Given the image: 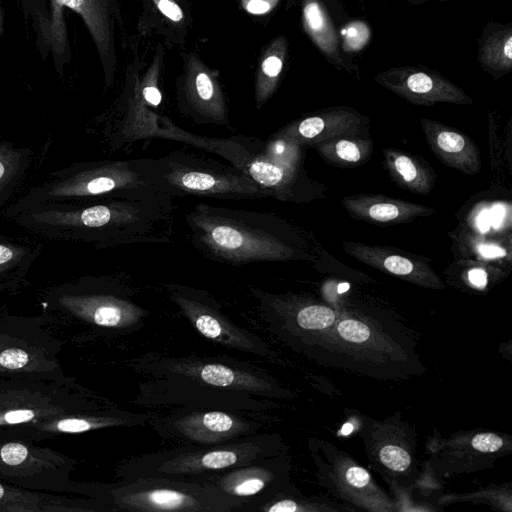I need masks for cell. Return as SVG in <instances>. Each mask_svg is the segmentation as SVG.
<instances>
[{"label": "cell", "mask_w": 512, "mask_h": 512, "mask_svg": "<svg viewBox=\"0 0 512 512\" xmlns=\"http://www.w3.org/2000/svg\"><path fill=\"white\" fill-rule=\"evenodd\" d=\"M173 197L106 198L49 203L10 217L43 238L80 242L96 249L136 243H166L173 232Z\"/></svg>", "instance_id": "cell-1"}, {"label": "cell", "mask_w": 512, "mask_h": 512, "mask_svg": "<svg viewBox=\"0 0 512 512\" xmlns=\"http://www.w3.org/2000/svg\"><path fill=\"white\" fill-rule=\"evenodd\" d=\"M115 276H81L48 287L41 315L64 341L128 334L142 328L149 312Z\"/></svg>", "instance_id": "cell-2"}, {"label": "cell", "mask_w": 512, "mask_h": 512, "mask_svg": "<svg viewBox=\"0 0 512 512\" xmlns=\"http://www.w3.org/2000/svg\"><path fill=\"white\" fill-rule=\"evenodd\" d=\"M156 197H173L160 158L77 162L52 171L45 181L13 202L5 216L49 203Z\"/></svg>", "instance_id": "cell-3"}, {"label": "cell", "mask_w": 512, "mask_h": 512, "mask_svg": "<svg viewBox=\"0 0 512 512\" xmlns=\"http://www.w3.org/2000/svg\"><path fill=\"white\" fill-rule=\"evenodd\" d=\"M186 223L194 247L222 263L287 261L302 255L269 213L200 202L186 214Z\"/></svg>", "instance_id": "cell-4"}, {"label": "cell", "mask_w": 512, "mask_h": 512, "mask_svg": "<svg viewBox=\"0 0 512 512\" xmlns=\"http://www.w3.org/2000/svg\"><path fill=\"white\" fill-rule=\"evenodd\" d=\"M282 452H285V444L279 433L258 432L221 444H181L131 456L117 464L115 476L124 480L161 477L209 482L229 469Z\"/></svg>", "instance_id": "cell-5"}, {"label": "cell", "mask_w": 512, "mask_h": 512, "mask_svg": "<svg viewBox=\"0 0 512 512\" xmlns=\"http://www.w3.org/2000/svg\"><path fill=\"white\" fill-rule=\"evenodd\" d=\"M88 496L102 500L110 512H235L245 503L208 482L161 477L92 481Z\"/></svg>", "instance_id": "cell-6"}, {"label": "cell", "mask_w": 512, "mask_h": 512, "mask_svg": "<svg viewBox=\"0 0 512 512\" xmlns=\"http://www.w3.org/2000/svg\"><path fill=\"white\" fill-rule=\"evenodd\" d=\"M149 377L177 376L225 390L246 393L263 399L287 398L283 388L266 370L227 356H168L148 353L129 364Z\"/></svg>", "instance_id": "cell-7"}, {"label": "cell", "mask_w": 512, "mask_h": 512, "mask_svg": "<svg viewBox=\"0 0 512 512\" xmlns=\"http://www.w3.org/2000/svg\"><path fill=\"white\" fill-rule=\"evenodd\" d=\"M112 404L71 376L59 381L0 378V436L54 416Z\"/></svg>", "instance_id": "cell-8"}, {"label": "cell", "mask_w": 512, "mask_h": 512, "mask_svg": "<svg viewBox=\"0 0 512 512\" xmlns=\"http://www.w3.org/2000/svg\"><path fill=\"white\" fill-rule=\"evenodd\" d=\"M64 343L41 314H0V378L66 379L59 361Z\"/></svg>", "instance_id": "cell-9"}, {"label": "cell", "mask_w": 512, "mask_h": 512, "mask_svg": "<svg viewBox=\"0 0 512 512\" xmlns=\"http://www.w3.org/2000/svg\"><path fill=\"white\" fill-rule=\"evenodd\" d=\"M69 8L83 18L102 58L107 85L110 83L113 60L112 22L108 0H46L25 13L32 20L37 46L43 57L51 54L55 67L62 74L71 58L63 9Z\"/></svg>", "instance_id": "cell-10"}, {"label": "cell", "mask_w": 512, "mask_h": 512, "mask_svg": "<svg viewBox=\"0 0 512 512\" xmlns=\"http://www.w3.org/2000/svg\"><path fill=\"white\" fill-rule=\"evenodd\" d=\"M165 181L175 197L196 196L219 199H257L271 196L233 164L219 162L185 149L160 158Z\"/></svg>", "instance_id": "cell-11"}, {"label": "cell", "mask_w": 512, "mask_h": 512, "mask_svg": "<svg viewBox=\"0 0 512 512\" xmlns=\"http://www.w3.org/2000/svg\"><path fill=\"white\" fill-rule=\"evenodd\" d=\"M77 463L51 447L0 437V481L29 490L88 497V482L72 478Z\"/></svg>", "instance_id": "cell-12"}, {"label": "cell", "mask_w": 512, "mask_h": 512, "mask_svg": "<svg viewBox=\"0 0 512 512\" xmlns=\"http://www.w3.org/2000/svg\"><path fill=\"white\" fill-rule=\"evenodd\" d=\"M259 417L226 409L180 407L162 415L154 413L149 425L167 440L215 445L260 432Z\"/></svg>", "instance_id": "cell-13"}, {"label": "cell", "mask_w": 512, "mask_h": 512, "mask_svg": "<svg viewBox=\"0 0 512 512\" xmlns=\"http://www.w3.org/2000/svg\"><path fill=\"white\" fill-rule=\"evenodd\" d=\"M134 404L142 407L226 409L264 416L274 404L268 399L204 385L184 377H150L139 384Z\"/></svg>", "instance_id": "cell-14"}, {"label": "cell", "mask_w": 512, "mask_h": 512, "mask_svg": "<svg viewBox=\"0 0 512 512\" xmlns=\"http://www.w3.org/2000/svg\"><path fill=\"white\" fill-rule=\"evenodd\" d=\"M164 287L170 300L204 338L228 349L276 358V353L260 336L233 322L207 291L179 284Z\"/></svg>", "instance_id": "cell-15"}, {"label": "cell", "mask_w": 512, "mask_h": 512, "mask_svg": "<svg viewBox=\"0 0 512 512\" xmlns=\"http://www.w3.org/2000/svg\"><path fill=\"white\" fill-rule=\"evenodd\" d=\"M290 469V462L282 452L229 469L208 483L245 502L235 512H253L289 482Z\"/></svg>", "instance_id": "cell-16"}, {"label": "cell", "mask_w": 512, "mask_h": 512, "mask_svg": "<svg viewBox=\"0 0 512 512\" xmlns=\"http://www.w3.org/2000/svg\"><path fill=\"white\" fill-rule=\"evenodd\" d=\"M153 414L151 412H132L112 404L97 409L54 416L14 429L0 437L19 438L36 443L63 435L106 428L144 426L149 424Z\"/></svg>", "instance_id": "cell-17"}, {"label": "cell", "mask_w": 512, "mask_h": 512, "mask_svg": "<svg viewBox=\"0 0 512 512\" xmlns=\"http://www.w3.org/2000/svg\"><path fill=\"white\" fill-rule=\"evenodd\" d=\"M257 147L251 142L250 148L243 153L236 167L246 173L271 196L288 199L293 195V186L297 180L294 163L298 147L275 135L266 145Z\"/></svg>", "instance_id": "cell-18"}, {"label": "cell", "mask_w": 512, "mask_h": 512, "mask_svg": "<svg viewBox=\"0 0 512 512\" xmlns=\"http://www.w3.org/2000/svg\"><path fill=\"white\" fill-rule=\"evenodd\" d=\"M342 247L357 261L415 285L430 289L445 286L427 261L418 257L394 248L354 241H344Z\"/></svg>", "instance_id": "cell-19"}, {"label": "cell", "mask_w": 512, "mask_h": 512, "mask_svg": "<svg viewBox=\"0 0 512 512\" xmlns=\"http://www.w3.org/2000/svg\"><path fill=\"white\" fill-rule=\"evenodd\" d=\"M0 512H110L97 498L29 490L0 481Z\"/></svg>", "instance_id": "cell-20"}, {"label": "cell", "mask_w": 512, "mask_h": 512, "mask_svg": "<svg viewBox=\"0 0 512 512\" xmlns=\"http://www.w3.org/2000/svg\"><path fill=\"white\" fill-rule=\"evenodd\" d=\"M421 126L431 151L442 163L470 175L480 172V151L466 134L428 119H422Z\"/></svg>", "instance_id": "cell-21"}, {"label": "cell", "mask_w": 512, "mask_h": 512, "mask_svg": "<svg viewBox=\"0 0 512 512\" xmlns=\"http://www.w3.org/2000/svg\"><path fill=\"white\" fill-rule=\"evenodd\" d=\"M343 208L356 219L370 223L395 224L430 216L436 210L379 194H355L341 200Z\"/></svg>", "instance_id": "cell-22"}, {"label": "cell", "mask_w": 512, "mask_h": 512, "mask_svg": "<svg viewBox=\"0 0 512 512\" xmlns=\"http://www.w3.org/2000/svg\"><path fill=\"white\" fill-rule=\"evenodd\" d=\"M366 123L358 115L334 112L304 118L275 135L297 146L316 145L340 136L360 135Z\"/></svg>", "instance_id": "cell-23"}, {"label": "cell", "mask_w": 512, "mask_h": 512, "mask_svg": "<svg viewBox=\"0 0 512 512\" xmlns=\"http://www.w3.org/2000/svg\"><path fill=\"white\" fill-rule=\"evenodd\" d=\"M42 250L41 242L0 234V296L15 294L26 286Z\"/></svg>", "instance_id": "cell-24"}, {"label": "cell", "mask_w": 512, "mask_h": 512, "mask_svg": "<svg viewBox=\"0 0 512 512\" xmlns=\"http://www.w3.org/2000/svg\"><path fill=\"white\" fill-rule=\"evenodd\" d=\"M383 152L389 174L399 187L419 195L432 191L436 174L427 162L398 150L386 149Z\"/></svg>", "instance_id": "cell-25"}, {"label": "cell", "mask_w": 512, "mask_h": 512, "mask_svg": "<svg viewBox=\"0 0 512 512\" xmlns=\"http://www.w3.org/2000/svg\"><path fill=\"white\" fill-rule=\"evenodd\" d=\"M33 150L18 147L12 141L0 140V207L20 188L31 167Z\"/></svg>", "instance_id": "cell-26"}, {"label": "cell", "mask_w": 512, "mask_h": 512, "mask_svg": "<svg viewBox=\"0 0 512 512\" xmlns=\"http://www.w3.org/2000/svg\"><path fill=\"white\" fill-rule=\"evenodd\" d=\"M336 471L339 472L337 487L353 503L363 505L370 510H379L377 504L382 510L386 509L383 505L386 504L387 499L381 497L383 495L366 469L354 462L345 461Z\"/></svg>", "instance_id": "cell-27"}, {"label": "cell", "mask_w": 512, "mask_h": 512, "mask_svg": "<svg viewBox=\"0 0 512 512\" xmlns=\"http://www.w3.org/2000/svg\"><path fill=\"white\" fill-rule=\"evenodd\" d=\"M314 146L326 162L340 167L361 165L373 150L372 140L360 135L340 136Z\"/></svg>", "instance_id": "cell-28"}, {"label": "cell", "mask_w": 512, "mask_h": 512, "mask_svg": "<svg viewBox=\"0 0 512 512\" xmlns=\"http://www.w3.org/2000/svg\"><path fill=\"white\" fill-rule=\"evenodd\" d=\"M376 462L385 471L405 473L412 465V457L406 448L396 443L380 445L376 452Z\"/></svg>", "instance_id": "cell-29"}, {"label": "cell", "mask_w": 512, "mask_h": 512, "mask_svg": "<svg viewBox=\"0 0 512 512\" xmlns=\"http://www.w3.org/2000/svg\"><path fill=\"white\" fill-rule=\"evenodd\" d=\"M339 335L346 341L363 343L370 337L369 328L361 321L346 319L338 325Z\"/></svg>", "instance_id": "cell-30"}, {"label": "cell", "mask_w": 512, "mask_h": 512, "mask_svg": "<svg viewBox=\"0 0 512 512\" xmlns=\"http://www.w3.org/2000/svg\"><path fill=\"white\" fill-rule=\"evenodd\" d=\"M407 89L415 95L423 98L437 99L433 93L434 82L427 74L419 72L409 76L406 80Z\"/></svg>", "instance_id": "cell-31"}, {"label": "cell", "mask_w": 512, "mask_h": 512, "mask_svg": "<svg viewBox=\"0 0 512 512\" xmlns=\"http://www.w3.org/2000/svg\"><path fill=\"white\" fill-rule=\"evenodd\" d=\"M344 34H346L347 46L351 49H358L366 42L368 30L363 23H356L350 25L347 30H343Z\"/></svg>", "instance_id": "cell-32"}, {"label": "cell", "mask_w": 512, "mask_h": 512, "mask_svg": "<svg viewBox=\"0 0 512 512\" xmlns=\"http://www.w3.org/2000/svg\"><path fill=\"white\" fill-rule=\"evenodd\" d=\"M304 17L309 29L318 33L323 29L324 18L319 5L316 2L308 3L304 8Z\"/></svg>", "instance_id": "cell-33"}, {"label": "cell", "mask_w": 512, "mask_h": 512, "mask_svg": "<svg viewBox=\"0 0 512 512\" xmlns=\"http://www.w3.org/2000/svg\"><path fill=\"white\" fill-rule=\"evenodd\" d=\"M158 10L169 20L180 22L184 18L181 7L173 0H153Z\"/></svg>", "instance_id": "cell-34"}, {"label": "cell", "mask_w": 512, "mask_h": 512, "mask_svg": "<svg viewBox=\"0 0 512 512\" xmlns=\"http://www.w3.org/2000/svg\"><path fill=\"white\" fill-rule=\"evenodd\" d=\"M282 60L276 55H270L264 59L261 65V73L266 78L273 80L277 78L282 70Z\"/></svg>", "instance_id": "cell-35"}, {"label": "cell", "mask_w": 512, "mask_h": 512, "mask_svg": "<svg viewBox=\"0 0 512 512\" xmlns=\"http://www.w3.org/2000/svg\"><path fill=\"white\" fill-rule=\"evenodd\" d=\"M278 0H243L245 10L254 15H262L269 12Z\"/></svg>", "instance_id": "cell-36"}, {"label": "cell", "mask_w": 512, "mask_h": 512, "mask_svg": "<svg viewBox=\"0 0 512 512\" xmlns=\"http://www.w3.org/2000/svg\"><path fill=\"white\" fill-rule=\"evenodd\" d=\"M142 95L145 101L152 106H158L161 103V93L155 86H146Z\"/></svg>", "instance_id": "cell-37"}, {"label": "cell", "mask_w": 512, "mask_h": 512, "mask_svg": "<svg viewBox=\"0 0 512 512\" xmlns=\"http://www.w3.org/2000/svg\"><path fill=\"white\" fill-rule=\"evenodd\" d=\"M480 254L485 258H497L505 256V249L491 244L481 245L479 247Z\"/></svg>", "instance_id": "cell-38"}, {"label": "cell", "mask_w": 512, "mask_h": 512, "mask_svg": "<svg viewBox=\"0 0 512 512\" xmlns=\"http://www.w3.org/2000/svg\"><path fill=\"white\" fill-rule=\"evenodd\" d=\"M469 279L471 283L478 288H483L487 284L486 273L480 269L471 270L469 272Z\"/></svg>", "instance_id": "cell-39"}, {"label": "cell", "mask_w": 512, "mask_h": 512, "mask_svg": "<svg viewBox=\"0 0 512 512\" xmlns=\"http://www.w3.org/2000/svg\"><path fill=\"white\" fill-rule=\"evenodd\" d=\"M503 52L508 59L512 58V38L511 37H509L508 40L506 41V43L504 45Z\"/></svg>", "instance_id": "cell-40"}, {"label": "cell", "mask_w": 512, "mask_h": 512, "mask_svg": "<svg viewBox=\"0 0 512 512\" xmlns=\"http://www.w3.org/2000/svg\"><path fill=\"white\" fill-rule=\"evenodd\" d=\"M3 34V22H2V14H1V8H0V37Z\"/></svg>", "instance_id": "cell-41"}]
</instances>
